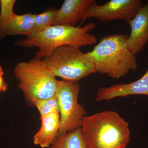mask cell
I'll return each mask as SVG.
<instances>
[{"label":"cell","mask_w":148,"mask_h":148,"mask_svg":"<svg viewBox=\"0 0 148 148\" xmlns=\"http://www.w3.org/2000/svg\"><path fill=\"white\" fill-rule=\"evenodd\" d=\"M127 35L114 34L102 37L93 49L87 52L96 73L113 79L124 77L138 68L136 56L126 45Z\"/></svg>","instance_id":"obj_2"},{"label":"cell","mask_w":148,"mask_h":148,"mask_svg":"<svg viewBox=\"0 0 148 148\" xmlns=\"http://www.w3.org/2000/svg\"><path fill=\"white\" fill-rule=\"evenodd\" d=\"M136 95H148V69L144 75L135 81L99 88L95 101H110L118 97Z\"/></svg>","instance_id":"obj_9"},{"label":"cell","mask_w":148,"mask_h":148,"mask_svg":"<svg viewBox=\"0 0 148 148\" xmlns=\"http://www.w3.org/2000/svg\"><path fill=\"white\" fill-rule=\"evenodd\" d=\"M41 125L34 136V143L42 148H48L57 137L60 126V115L53 113L41 117Z\"/></svg>","instance_id":"obj_11"},{"label":"cell","mask_w":148,"mask_h":148,"mask_svg":"<svg viewBox=\"0 0 148 148\" xmlns=\"http://www.w3.org/2000/svg\"><path fill=\"white\" fill-rule=\"evenodd\" d=\"M57 11L58 10L49 9L39 14H34V33L31 36L42 32L52 26Z\"/></svg>","instance_id":"obj_14"},{"label":"cell","mask_w":148,"mask_h":148,"mask_svg":"<svg viewBox=\"0 0 148 148\" xmlns=\"http://www.w3.org/2000/svg\"><path fill=\"white\" fill-rule=\"evenodd\" d=\"M34 14L31 13L14 14L4 28L0 39L7 36H31L34 29Z\"/></svg>","instance_id":"obj_12"},{"label":"cell","mask_w":148,"mask_h":148,"mask_svg":"<svg viewBox=\"0 0 148 148\" xmlns=\"http://www.w3.org/2000/svg\"><path fill=\"white\" fill-rule=\"evenodd\" d=\"M14 73L18 80V88L30 105L34 106L37 101L56 95L58 80L42 59L34 58L19 62L14 68Z\"/></svg>","instance_id":"obj_4"},{"label":"cell","mask_w":148,"mask_h":148,"mask_svg":"<svg viewBox=\"0 0 148 148\" xmlns=\"http://www.w3.org/2000/svg\"><path fill=\"white\" fill-rule=\"evenodd\" d=\"M3 75L2 68L0 64V92L5 91L7 89L8 84L3 79Z\"/></svg>","instance_id":"obj_17"},{"label":"cell","mask_w":148,"mask_h":148,"mask_svg":"<svg viewBox=\"0 0 148 148\" xmlns=\"http://www.w3.org/2000/svg\"><path fill=\"white\" fill-rule=\"evenodd\" d=\"M16 1L15 0L0 1V36L4 28L15 14L13 9Z\"/></svg>","instance_id":"obj_16"},{"label":"cell","mask_w":148,"mask_h":148,"mask_svg":"<svg viewBox=\"0 0 148 148\" xmlns=\"http://www.w3.org/2000/svg\"><path fill=\"white\" fill-rule=\"evenodd\" d=\"M96 24L90 22L83 27L52 25L42 32L14 42V45L24 48L37 47L35 58L42 59L57 48L65 45L79 48L92 45L96 37L89 34Z\"/></svg>","instance_id":"obj_3"},{"label":"cell","mask_w":148,"mask_h":148,"mask_svg":"<svg viewBox=\"0 0 148 148\" xmlns=\"http://www.w3.org/2000/svg\"><path fill=\"white\" fill-rule=\"evenodd\" d=\"M80 88L78 82L58 81L56 95L60 108V126L57 137L81 126L86 112L78 101Z\"/></svg>","instance_id":"obj_6"},{"label":"cell","mask_w":148,"mask_h":148,"mask_svg":"<svg viewBox=\"0 0 148 148\" xmlns=\"http://www.w3.org/2000/svg\"><path fill=\"white\" fill-rule=\"evenodd\" d=\"M81 127L88 148H126L129 144V124L114 111L85 116Z\"/></svg>","instance_id":"obj_1"},{"label":"cell","mask_w":148,"mask_h":148,"mask_svg":"<svg viewBox=\"0 0 148 148\" xmlns=\"http://www.w3.org/2000/svg\"><path fill=\"white\" fill-rule=\"evenodd\" d=\"M93 1L65 0L58 10L52 25L75 27L76 24L81 21L85 12Z\"/></svg>","instance_id":"obj_10"},{"label":"cell","mask_w":148,"mask_h":148,"mask_svg":"<svg viewBox=\"0 0 148 148\" xmlns=\"http://www.w3.org/2000/svg\"><path fill=\"white\" fill-rule=\"evenodd\" d=\"M34 106L38 109L41 117L53 113H60L59 102L56 95L48 99L37 101Z\"/></svg>","instance_id":"obj_15"},{"label":"cell","mask_w":148,"mask_h":148,"mask_svg":"<svg viewBox=\"0 0 148 148\" xmlns=\"http://www.w3.org/2000/svg\"><path fill=\"white\" fill-rule=\"evenodd\" d=\"M42 60L56 77L66 81L78 82L96 73L93 62L87 53L79 48L71 46L57 48Z\"/></svg>","instance_id":"obj_5"},{"label":"cell","mask_w":148,"mask_h":148,"mask_svg":"<svg viewBox=\"0 0 148 148\" xmlns=\"http://www.w3.org/2000/svg\"><path fill=\"white\" fill-rule=\"evenodd\" d=\"M127 23L130 26L131 31L126 39V45L130 51L136 56L148 43V1Z\"/></svg>","instance_id":"obj_8"},{"label":"cell","mask_w":148,"mask_h":148,"mask_svg":"<svg viewBox=\"0 0 148 148\" xmlns=\"http://www.w3.org/2000/svg\"><path fill=\"white\" fill-rule=\"evenodd\" d=\"M144 5L141 0H110L103 5L93 0L85 12L80 24L92 17L103 22L120 19L127 23Z\"/></svg>","instance_id":"obj_7"},{"label":"cell","mask_w":148,"mask_h":148,"mask_svg":"<svg viewBox=\"0 0 148 148\" xmlns=\"http://www.w3.org/2000/svg\"><path fill=\"white\" fill-rule=\"evenodd\" d=\"M48 148H88L81 127L57 137Z\"/></svg>","instance_id":"obj_13"}]
</instances>
